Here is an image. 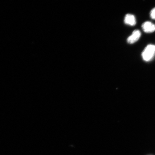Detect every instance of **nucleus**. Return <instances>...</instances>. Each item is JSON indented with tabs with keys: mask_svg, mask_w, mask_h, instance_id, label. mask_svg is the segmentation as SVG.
I'll return each instance as SVG.
<instances>
[{
	"mask_svg": "<svg viewBox=\"0 0 155 155\" xmlns=\"http://www.w3.org/2000/svg\"><path fill=\"white\" fill-rule=\"evenodd\" d=\"M155 55V45L149 44L145 47L141 54L143 60L147 62L150 61Z\"/></svg>",
	"mask_w": 155,
	"mask_h": 155,
	"instance_id": "1",
	"label": "nucleus"
},
{
	"mask_svg": "<svg viewBox=\"0 0 155 155\" xmlns=\"http://www.w3.org/2000/svg\"><path fill=\"white\" fill-rule=\"evenodd\" d=\"M143 30L147 33H151L155 31V25L150 21H146L141 25Z\"/></svg>",
	"mask_w": 155,
	"mask_h": 155,
	"instance_id": "3",
	"label": "nucleus"
},
{
	"mask_svg": "<svg viewBox=\"0 0 155 155\" xmlns=\"http://www.w3.org/2000/svg\"><path fill=\"white\" fill-rule=\"evenodd\" d=\"M141 36V33L138 30L133 31L132 34L127 38V42L130 44L135 43L139 40Z\"/></svg>",
	"mask_w": 155,
	"mask_h": 155,
	"instance_id": "2",
	"label": "nucleus"
},
{
	"mask_svg": "<svg viewBox=\"0 0 155 155\" xmlns=\"http://www.w3.org/2000/svg\"><path fill=\"white\" fill-rule=\"evenodd\" d=\"M124 21L126 24L131 26H134L136 24V20L134 15L130 14L126 15Z\"/></svg>",
	"mask_w": 155,
	"mask_h": 155,
	"instance_id": "4",
	"label": "nucleus"
},
{
	"mask_svg": "<svg viewBox=\"0 0 155 155\" xmlns=\"http://www.w3.org/2000/svg\"><path fill=\"white\" fill-rule=\"evenodd\" d=\"M151 18L153 19H155V7L153 8L150 13Z\"/></svg>",
	"mask_w": 155,
	"mask_h": 155,
	"instance_id": "5",
	"label": "nucleus"
}]
</instances>
